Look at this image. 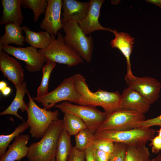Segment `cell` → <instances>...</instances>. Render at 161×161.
<instances>
[{"mask_svg": "<svg viewBox=\"0 0 161 161\" xmlns=\"http://www.w3.org/2000/svg\"><path fill=\"white\" fill-rule=\"evenodd\" d=\"M86 161H95L93 156L92 146L87 148L85 151Z\"/></svg>", "mask_w": 161, "mask_h": 161, "instance_id": "d590c367", "label": "cell"}, {"mask_svg": "<svg viewBox=\"0 0 161 161\" xmlns=\"http://www.w3.org/2000/svg\"><path fill=\"white\" fill-rule=\"evenodd\" d=\"M54 106L58 108L64 114H70L79 117L85 123L87 128L94 134L96 132L108 115L95 107L75 105L67 101L56 104Z\"/></svg>", "mask_w": 161, "mask_h": 161, "instance_id": "ba28073f", "label": "cell"}, {"mask_svg": "<svg viewBox=\"0 0 161 161\" xmlns=\"http://www.w3.org/2000/svg\"><path fill=\"white\" fill-rule=\"evenodd\" d=\"M150 105L142 95L128 87L124 89L121 95L120 109L144 114L148 111Z\"/></svg>", "mask_w": 161, "mask_h": 161, "instance_id": "9a60e30c", "label": "cell"}, {"mask_svg": "<svg viewBox=\"0 0 161 161\" xmlns=\"http://www.w3.org/2000/svg\"><path fill=\"white\" fill-rule=\"evenodd\" d=\"M149 145L152 146L151 151L153 153L156 154L161 151V137L158 135L154 137L151 140Z\"/></svg>", "mask_w": 161, "mask_h": 161, "instance_id": "e575fe53", "label": "cell"}, {"mask_svg": "<svg viewBox=\"0 0 161 161\" xmlns=\"http://www.w3.org/2000/svg\"><path fill=\"white\" fill-rule=\"evenodd\" d=\"M93 153L95 161H108L112 155V153L94 149Z\"/></svg>", "mask_w": 161, "mask_h": 161, "instance_id": "836d02e7", "label": "cell"}, {"mask_svg": "<svg viewBox=\"0 0 161 161\" xmlns=\"http://www.w3.org/2000/svg\"><path fill=\"white\" fill-rule=\"evenodd\" d=\"M80 97L72 75L64 79L55 89L46 95L39 97H33L32 99L41 103L44 108L48 110L57 103L63 101L78 104Z\"/></svg>", "mask_w": 161, "mask_h": 161, "instance_id": "52a82bcc", "label": "cell"}, {"mask_svg": "<svg viewBox=\"0 0 161 161\" xmlns=\"http://www.w3.org/2000/svg\"><path fill=\"white\" fill-rule=\"evenodd\" d=\"M26 85L27 82L24 81L16 88V94L14 99L7 109L0 113V115L7 114L14 115L23 121H24L23 117L18 114V111L19 109L23 112L26 110L27 104L24 100V96L28 91Z\"/></svg>", "mask_w": 161, "mask_h": 161, "instance_id": "ffe728a7", "label": "cell"}, {"mask_svg": "<svg viewBox=\"0 0 161 161\" xmlns=\"http://www.w3.org/2000/svg\"><path fill=\"white\" fill-rule=\"evenodd\" d=\"M56 66V63L47 60L43 67L42 77L40 85L37 90V96L40 97L48 94L49 82L52 72Z\"/></svg>", "mask_w": 161, "mask_h": 161, "instance_id": "484cf974", "label": "cell"}, {"mask_svg": "<svg viewBox=\"0 0 161 161\" xmlns=\"http://www.w3.org/2000/svg\"><path fill=\"white\" fill-rule=\"evenodd\" d=\"M145 120L144 114L119 109L108 114L106 119L96 132L105 130L125 131L138 128L140 124Z\"/></svg>", "mask_w": 161, "mask_h": 161, "instance_id": "9c48e42d", "label": "cell"}, {"mask_svg": "<svg viewBox=\"0 0 161 161\" xmlns=\"http://www.w3.org/2000/svg\"><path fill=\"white\" fill-rule=\"evenodd\" d=\"M150 161H157V160L155 159H152Z\"/></svg>", "mask_w": 161, "mask_h": 161, "instance_id": "7bdbcfd3", "label": "cell"}, {"mask_svg": "<svg viewBox=\"0 0 161 161\" xmlns=\"http://www.w3.org/2000/svg\"><path fill=\"white\" fill-rule=\"evenodd\" d=\"M63 120V129L70 136H75L80 131L87 128L84 122L74 114L64 113Z\"/></svg>", "mask_w": 161, "mask_h": 161, "instance_id": "cb8c5ba5", "label": "cell"}, {"mask_svg": "<svg viewBox=\"0 0 161 161\" xmlns=\"http://www.w3.org/2000/svg\"><path fill=\"white\" fill-rule=\"evenodd\" d=\"M0 49L7 54L24 61L26 69L30 72L40 71L47 61L37 49L31 46L21 47L3 45L0 47Z\"/></svg>", "mask_w": 161, "mask_h": 161, "instance_id": "30bf717a", "label": "cell"}, {"mask_svg": "<svg viewBox=\"0 0 161 161\" xmlns=\"http://www.w3.org/2000/svg\"><path fill=\"white\" fill-rule=\"evenodd\" d=\"M112 32L114 35L115 38L110 42L112 48L118 49L125 56L127 65L126 75L129 77H132L134 75L131 71L130 57L133 48L134 38L125 32H119L114 30Z\"/></svg>", "mask_w": 161, "mask_h": 161, "instance_id": "e0dca14e", "label": "cell"}, {"mask_svg": "<svg viewBox=\"0 0 161 161\" xmlns=\"http://www.w3.org/2000/svg\"><path fill=\"white\" fill-rule=\"evenodd\" d=\"M148 2L152 3L157 5L161 8V0H147Z\"/></svg>", "mask_w": 161, "mask_h": 161, "instance_id": "74e56055", "label": "cell"}, {"mask_svg": "<svg viewBox=\"0 0 161 161\" xmlns=\"http://www.w3.org/2000/svg\"><path fill=\"white\" fill-rule=\"evenodd\" d=\"M3 7L0 24L14 23L19 26L22 24L24 18L21 8V0H1Z\"/></svg>", "mask_w": 161, "mask_h": 161, "instance_id": "ac0fdd59", "label": "cell"}, {"mask_svg": "<svg viewBox=\"0 0 161 161\" xmlns=\"http://www.w3.org/2000/svg\"><path fill=\"white\" fill-rule=\"evenodd\" d=\"M87 14L78 24L79 27L86 35H90L93 32L103 30L112 32L113 30L110 28L101 25L99 21L100 9L104 0H91Z\"/></svg>", "mask_w": 161, "mask_h": 161, "instance_id": "5bb4252c", "label": "cell"}, {"mask_svg": "<svg viewBox=\"0 0 161 161\" xmlns=\"http://www.w3.org/2000/svg\"><path fill=\"white\" fill-rule=\"evenodd\" d=\"M11 90L10 87L7 86L1 91L3 95L7 96L10 93Z\"/></svg>", "mask_w": 161, "mask_h": 161, "instance_id": "8d00e7d4", "label": "cell"}, {"mask_svg": "<svg viewBox=\"0 0 161 161\" xmlns=\"http://www.w3.org/2000/svg\"><path fill=\"white\" fill-rule=\"evenodd\" d=\"M4 29V34L0 38V47L10 44L19 46L24 45L25 41L22 27L12 23L6 24Z\"/></svg>", "mask_w": 161, "mask_h": 161, "instance_id": "7402d4cb", "label": "cell"}, {"mask_svg": "<svg viewBox=\"0 0 161 161\" xmlns=\"http://www.w3.org/2000/svg\"><path fill=\"white\" fill-rule=\"evenodd\" d=\"M155 126H161V114L156 117L145 120L140 124L138 128L147 129Z\"/></svg>", "mask_w": 161, "mask_h": 161, "instance_id": "1f68e13d", "label": "cell"}, {"mask_svg": "<svg viewBox=\"0 0 161 161\" xmlns=\"http://www.w3.org/2000/svg\"><path fill=\"white\" fill-rule=\"evenodd\" d=\"M62 23L65 33L64 37L65 43L76 51L83 59L90 63L94 49L91 35H86L74 21Z\"/></svg>", "mask_w": 161, "mask_h": 161, "instance_id": "5b68a950", "label": "cell"}, {"mask_svg": "<svg viewBox=\"0 0 161 161\" xmlns=\"http://www.w3.org/2000/svg\"><path fill=\"white\" fill-rule=\"evenodd\" d=\"M157 161H161V154L158 155L156 157L154 158Z\"/></svg>", "mask_w": 161, "mask_h": 161, "instance_id": "ab89813d", "label": "cell"}, {"mask_svg": "<svg viewBox=\"0 0 161 161\" xmlns=\"http://www.w3.org/2000/svg\"><path fill=\"white\" fill-rule=\"evenodd\" d=\"M68 161H86L85 151H80L73 147Z\"/></svg>", "mask_w": 161, "mask_h": 161, "instance_id": "d6a6232c", "label": "cell"}, {"mask_svg": "<svg viewBox=\"0 0 161 161\" xmlns=\"http://www.w3.org/2000/svg\"><path fill=\"white\" fill-rule=\"evenodd\" d=\"M22 28L25 34V41L30 46L41 49L45 48L50 44L51 36L47 31L34 32L26 25L22 27Z\"/></svg>", "mask_w": 161, "mask_h": 161, "instance_id": "44dd1931", "label": "cell"}, {"mask_svg": "<svg viewBox=\"0 0 161 161\" xmlns=\"http://www.w3.org/2000/svg\"><path fill=\"white\" fill-rule=\"evenodd\" d=\"M76 88L81 95L78 105L102 107L107 114L120 109L121 95L118 91L108 92L98 89L92 92L84 77L79 73L73 75Z\"/></svg>", "mask_w": 161, "mask_h": 161, "instance_id": "6da1fadb", "label": "cell"}, {"mask_svg": "<svg viewBox=\"0 0 161 161\" xmlns=\"http://www.w3.org/2000/svg\"><path fill=\"white\" fill-rule=\"evenodd\" d=\"M92 148L94 149L112 154L114 149V143L107 140L95 139Z\"/></svg>", "mask_w": 161, "mask_h": 161, "instance_id": "4dcf8cb0", "label": "cell"}, {"mask_svg": "<svg viewBox=\"0 0 161 161\" xmlns=\"http://www.w3.org/2000/svg\"><path fill=\"white\" fill-rule=\"evenodd\" d=\"M29 102L27 104V122L30 128L31 136L37 139L42 138L52 123L59 119L58 110L52 111L39 107L34 101L28 91Z\"/></svg>", "mask_w": 161, "mask_h": 161, "instance_id": "3957f363", "label": "cell"}, {"mask_svg": "<svg viewBox=\"0 0 161 161\" xmlns=\"http://www.w3.org/2000/svg\"><path fill=\"white\" fill-rule=\"evenodd\" d=\"M89 4L90 1L82 2L76 0H62L63 12L62 23L74 21L78 24L86 16Z\"/></svg>", "mask_w": 161, "mask_h": 161, "instance_id": "2e32d148", "label": "cell"}, {"mask_svg": "<svg viewBox=\"0 0 161 161\" xmlns=\"http://www.w3.org/2000/svg\"><path fill=\"white\" fill-rule=\"evenodd\" d=\"M71 136L63 129L58 139L55 155V161H68L73 147Z\"/></svg>", "mask_w": 161, "mask_h": 161, "instance_id": "603a6c76", "label": "cell"}, {"mask_svg": "<svg viewBox=\"0 0 161 161\" xmlns=\"http://www.w3.org/2000/svg\"><path fill=\"white\" fill-rule=\"evenodd\" d=\"M124 79L128 87L138 93L150 105L159 98L161 83L155 78L147 76L130 77L126 75Z\"/></svg>", "mask_w": 161, "mask_h": 161, "instance_id": "8fae6325", "label": "cell"}, {"mask_svg": "<svg viewBox=\"0 0 161 161\" xmlns=\"http://www.w3.org/2000/svg\"><path fill=\"white\" fill-rule=\"evenodd\" d=\"M150 155L145 145H127L124 161H146Z\"/></svg>", "mask_w": 161, "mask_h": 161, "instance_id": "d4e9b609", "label": "cell"}, {"mask_svg": "<svg viewBox=\"0 0 161 161\" xmlns=\"http://www.w3.org/2000/svg\"><path fill=\"white\" fill-rule=\"evenodd\" d=\"M48 4L43 19L40 24L41 28L51 35L55 36L62 28L61 18L62 0H47Z\"/></svg>", "mask_w": 161, "mask_h": 161, "instance_id": "7c38bea8", "label": "cell"}, {"mask_svg": "<svg viewBox=\"0 0 161 161\" xmlns=\"http://www.w3.org/2000/svg\"><path fill=\"white\" fill-rule=\"evenodd\" d=\"M158 133V135L161 137V126L160 129L157 131Z\"/></svg>", "mask_w": 161, "mask_h": 161, "instance_id": "60d3db41", "label": "cell"}, {"mask_svg": "<svg viewBox=\"0 0 161 161\" xmlns=\"http://www.w3.org/2000/svg\"><path fill=\"white\" fill-rule=\"evenodd\" d=\"M50 161H55V157L52 158L50 160Z\"/></svg>", "mask_w": 161, "mask_h": 161, "instance_id": "b9f144b4", "label": "cell"}, {"mask_svg": "<svg viewBox=\"0 0 161 161\" xmlns=\"http://www.w3.org/2000/svg\"><path fill=\"white\" fill-rule=\"evenodd\" d=\"M47 0H21V6L32 9L34 13V21L36 22L41 15L45 12Z\"/></svg>", "mask_w": 161, "mask_h": 161, "instance_id": "f1b7e54d", "label": "cell"}, {"mask_svg": "<svg viewBox=\"0 0 161 161\" xmlns=\"http://www.w3.org/2000/svg\"><path fill=\"white\" fill-rule=\"evenodd\" d=\"M151 160L148 158L146 161H150Z\"/></svg>", "mask_w": 161, "mask_h": 161, "instance_id": "ee69618b", "label": "cell"}, {"mask_svg": "<svg viewBox=\"0 0 161 161\" xmlns=\"http://www.w3.org/2000/svg\"><path fill=\"white\" fill-rule=\"evenodd\" d=\"M51 36L49 45L38 50L47 61L66 64L68 67L76 66L83 62V59L80 55L65 43L64 37L60 32H58L56 39L55 36Z\"/></svg>", "mask_w": 161, "mask_h": 161, "instance_id": "277c9868", "label": "cell"}, {"mask_svg": "<svg viewBox=\"0 0 161 161\" xmlns=\"http://www.w3.org/2000/svg\"><path fill=\"white\" fill-rule=\"evenodd\" d=\"M0 70L16 88L24 82V70L20 63L0 49Z\"/></svg>", "mask_w": 161, "mask_h": 161, "instance_id": "4fadbf2b", "label": "cell"}, {"mask_svg": "<svg viewBox=\"0 0 161 161\" xmlns=\"http://www.w3.org/2000/svg\"><path fill=\"white\" fill-rule=\"evenodd\" d=\"M155 130L153 129L134 128L117 131L105 130L96 132L95 139L105 140L114 143H119L129 145H145L147 142L154 136Z\"/></svg>", "mask_w": 161, "mask_h": 161, "instance_id": "8992f818", "label": "cell"}, {"mask_svg": "<svg viewBox=\"0 0 161 161\" xmlns=\"http://www.w3.org/2000/svg\"><path fill=\"white\" fill-rule=\"evenodd\" d=\"M127 145L114 143V149L112 155L108 161H124Z\"/></svg>", "mask_w": 161, "mask_h": 161, "instance_id": "f546056e", "label": "cell"}, {"mask_svg": "<svg viewBox=\"0 0 161 161\" xmlns=\"http://www.w3.org/2000/svg\"><path fill=\"white\" fill-rule=\"evenodd\" d=\"M7 86V84L6 82L3 81L0 82V90L1 91Z\"/></svg>", "mask_w": 161, "mask_h": 161, "instance_id": "f35d334b", "label": "cell"}, {"mask_svg": "<svg viewBox=\"0 0 161 161\" xmlns=\"http://www.w3.org/2000/svg\"><path fill=\"white\" fill-rule=\"evenodd\" d=\"M29 139L28 134L18 135L13 143L8 146L5 154L0 157V161H20L27 157L29 148L26 145Z\"/></svg>", "mask_w": 161, "mask_h": 161, "instance_id": "d6986e66", "label": "cell"}, {"mask_svg": "<svg viewBox=\"0 0 161 161\" xmlns=\"http://www.w3.org/2000/svg\"><path fill=\"white\" fill-rule=\"evenodd\" d=\"M29 128V126L27 122L24 121L21 124L16 128L14 131L10 134L0 135V157L5 154L7 147L13 140Z\"/></svg>", "mask_w": 161, "mask_h": 161, "instance_id": "83f0119b", "label": "cell"}, {"mask_svg": "<svg viewBox=\"0 0 161 161\" xmlns=\"http://www.w3.org/2000/svg\"><path fill=\"white\" fill-rule=\"evenodd\" d=\"M75 147L78 150L85 151L88 147L93 145L95 140L94 134L87 128L84 129L75 136Z\"/></svg>", "mask_w": 161, "mask_h": 161, "instance_id": "4316f807", "label": "cell"}, {"mask_svg": "<svg viewBox=\"0 0 161 161\" xmlns=\"http://www.w3.org/2000/svg\"><path fill=\"white\" fill-rule=\"evenodd\" d=\"M63 129V119L53 121L39 141L30 145L26 157L29 161H50L55 157L58 139Z\"/></svg>", "mask_w": 161, "mask_h": 161, "instance_id": "7a4b0ae2", "label": "cell"}]
</instances>
